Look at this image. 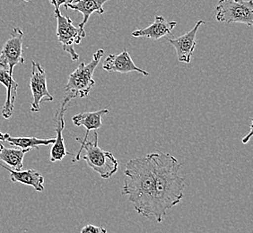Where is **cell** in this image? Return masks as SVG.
Wrapping results in <instances>:
<instances>
[{
    "label": "cell",
    "instance_id": "cell-2",
    "mask_svg": "<svg viewBox=\"0 0 253 233\" xmlns=\"http://www.w3.org/2000/svg\"><path fill=\"white\" fill-rule=\"evenodd\" d=\"M124 173L126 180L122 187V194L128 196V201L137 214L153 219L155 173L150 155L128 160Z\"/></svg>",
    "mask_w": 253,
    "mask_h": 233
},
{
    "label": "cell",
    "instance_id": "cell-13",
    "mask_svg": "<svg viewBox=\"0 0 253 233\" xmlns=\"http://www.w3.org/2000/svg\"><path fill=\"white\" fill-rule=\"evenodd\" d=\"M109 113L108 109H102L97 112H82V113H78L77 115L72 117V121L75 126H84L86 132L84 134L83 139L80 138H76L77 141L81 144H84V142L88 140V135L89 132L95 131L99 128H101L102 126V116L104 115H107Z\"/></svg>",
    "mask_w": 253,
    "mask_h": 233
},
{
    "label": "cell",
    "instance_id": "cell-23",
    "mask_svg": "<svg viewBox=\"0 0 253 233\" xmlns=\"http://www.w3.org/2000/svg\"><path fill=\"white\" fill-rule=\"evenodd\" d=\"M25 2H29L30 0H24Z\"/></svg>",
    "mask_w": 253,
    "mask_h": 233
},
{
    "label": "cell",
    "instance_id": "cell-5",
    "mask_svg": "<svg viewBox=\"0 0 253 233\" xmlns=\"http://www.w3.org/2000/svg\"><path fill=\"white\" fill-rule=\"evenodd\" d=\"M215 19L220 23H239L253 27V0H220L215 9Z\"/></svg>",
    "mask_w": 253,
    "mask_h": 233
},
{
    "label": "cell",
    "instance_id": "cell-11",
    "mask_svg": "<svg viewBox=\"0 0 253 233\" xmlns=\"http://www.w3.org/2000/svg\"><path fill=\"white\" fill-rule=\"evenodd\" d=\"M102 68L107 72H118V73H130V72H138L145 77H148L149 73L136 67V64L133 62L131 57L127 52L126 49H124L122 53L118 55H110L105 58Z\"/></svg>",
    "mask_w": 253,
    "mask_h": 233
},
{
    "label": "cell",
    "instance_id": "cell-6",
    "mask_svg": "<svg viewBox=\"0 0 253 233\" xmlns=\"http://www.w3.org/2000/svg\"><path fill=\"white\" fill-rule=\"evenodd\" d=\"M55 17L57 19V37L59 43L62 45L64 51L70 55L73 61L79 59L78 55L74 49V45H79L82 39L86 36L85 31L75 27L72 20L68 16L61 15L60 10L55 8Z\"/></svg>",
    "mask_w": 253,
    "mask_h": 233
},
{
    "label": "cell",
    "instance_id": "cell-7",
    "mask_svg": "<svg viewBox=\"0 0 253 233\" xmlns=\"http://www.w3.org/2000/svg\"><path fill=\"white\" fill-rule=\"evenodd\" d=\"M23 40V31L18 27L14 28L11 32L9 39L5 41L0 51V68L7 70L11 76H13L15 66L25 64Z\"/></svg>",
    "mask_w": 253,
    "mask_h": 233
},
{
    "label": "cell",
    "instance_id": "cell-17",
    "mask_svg": "<svg viewBox=\"0 0 253 233\" xmlns=\"http://www.w3.org/2000/svg\"><path fill=\"white\" fill-rule=\"evenodd\" d=\"M29 151L15 148H6L0 144V162L13 170H23L25 154Z\"/></svg>",
    "mask_w": 253,
    "mask_h": 233
},
{
    "label": "cell",
    "instance_id": "cell-15",
    "mask_svg": "<svg viewBox=\"0 0 253 233\" xmlns=\"http://www.w3.org/2000/svg\"><path fill=\"white\" fill-rule=\"evenodd\" d=\"M0 83L6 89V99L2 109V116L5 119H8L13 115L15 110V102L17 96L18 83L15 81L13 76L8 73L7 70L0 68Z\"/></svg>",
    "mask_w": 253,
    "mask_h": 233
},
{
    "label": "cell",
    "instance_id": "cell-10",
    "mask_svg": "<svg viewBox=\"0 0 253 233\" xmlns=\"http://www.w3.org/2000/svg\"><path fill=\"white\" fill-rule=\"evenodd\" d=\"M69 102H70L66 98H63L62 102L60 103L59 110L57 111L55 116H54V121L56 122L55 130L57 133V136L55 138V143L50 151V161L51 162L62 160L67 155H72L70 153L67 152L63 137V130L65 128L64 115H65V112H67Z\"/></svg>",
    "mask_w": 253,
    "mask_h": 233
},
{
    "label": "cell",
    "instance_id": "cell-24",
    "mask_svg": "<svg viewBox=\"0 0 253 233\" xmlns=\"http://www.w3.org/2000/svg\"><path fill=\"white\" fill-rule=\"evenodd\" d=\"M236 1H237V0H236Z\"/></svg>",
    "mask_w": 253,
    "mask_h": 233
},
{
    "label": "cell",
    "instance_id": "cell-12",
    "mask_svg": "<svg viewBox=\"0 0 253 233\" xmlns=\"http://www.w3.org/2000/svg\"><path fill=\"white\" fill-rule=\"evenodd\" d=\"M177 25L175 21H166L164 16L156 15L155 21L151 25L144 29H137L132 32V37H146L149 39L157 40L171 34V31Z\"/></svg>",
    "mask_w": 253,
    "mask_h": 233
},
{
    "label": "cell",
    "instance_id": "cell-4",
    "mask_svg": "<svg viewBox=\"0 0 253 233\" xmlns=\"http://www.w3.org/2000/svg\"><path fill=\"white\" fill-rule=\"evenodd\" d=\"M103 55L104 50L102 49H98L93 54V58L90 63L82 62L73 73L69 75L68 83L65 87L66 94L64 98L71 102L76 98H84L88 96L92 88L95 84V81L93 78V73Z\"/></svg>",
    "mask_w": 253,
    "mask_h": 233
},
{
    "label": "cell",
    "instance_id": "cell-19",
    "mask_svg": "<svg viewBox=\"0 0 253 233\" xmlns=\"http://www.w3.org/2000/svg\"><path fill=\"white\" fill-rule=\"evenodd\" d=\"M80 233H107V230L102 227H98L93 224H87L81 230Z\"/></svg>",
    "mask_w": 253,
    "mask_h": 233
},
{
    "label": "cell",
    "instance_id": "cell-22",
    "mask_svg": "<svg viewBox=\"0 0 253 233\" xmlns=\"http://www.w3.org/2000/svg\"><path fill=\"white\" fill-rule=\"evenodd\" d=\"M252 136H253V124L251 125V130H250V134H249L248 136H245L244 137V140H243V143L244 144H247L249 142V139L252 137Z\"/></svg>",
    "mask_w": 253,
    "mask_h": 233
},
{
    "label": "cell",
    "instance_id": "cell-20",
    "mask_svg": "<svg viewBox=\"0 0 253 233\" xmlns=\"http://www.w3.org/2000/svg\"><path fill=\"white\" fill-rule=\"evenodd\" d=\"M49 1L55 8L59 9L61 5L65 6V5H68V3H70L72 0H49Z\"/></svg>",
    "mask_w": 253,
    "mask_h": 233
},
{
    "label": "cell",
    "instance_id": "cell-18",
    "mask_svg": "<svg viewBox=\"0 0 253 233\" xmlns=\"http://www.w3.org/2000/svg\"><path fill=\"white\" fill-rule=\"evenodd\" d=\"M6 141L12 146L18 147L20 149L30 151L32 149H39L40 146H49L55 143V138L50 139H40L37 137H11Z\"/></svg>",
    "mask_w": 253,
    "mask_h": 233
},
{
    "label": "cell",
    "instance_id": "cell-8",
    "mask_svg": "<svg viewBox=\"0 0 253 233\" xmlns=\"http://www.w3.org/2000/svg\"><path fill=\"white\" fill-rule=\"evenodd\" d=\"M30 87L33 95V102H31V112H40L42 102L53 101V96L49 93L47 86L46 72L40 63L34 60L32 61Z\"/></svg>",
    "mask_w": 253,
    "mask_h": 233
},
{
    "label": "cell",
    "instance_id": "cell-16",
    "mask_svg": "<svg viewBox=\"0 0 253 233\" xmlns=\"http://www.w3.org/2000/svg\"><path fill=\"white\" fill-rule=\"evenodd\" d=\"M0 166L7 170L10 173V179L12 182H19L21 184L33 187L38 192L44 190V178L39 171L29 169L27 170H13L0 162Z\"/></svg>",
    "mask_w": 253,
    "mask_h": 233
},
{
    "label": "cell",
    "instance_id": "cell-3",
    "mask_svg": "<svg viewBox=\"0 0 253 233\" xmlns=\"http://www.w3.org/2000/svg\"><path fill=\"white\" fill-rule=\"evenodd\" d=\"M80 159L86 161L87 165L101 176L103 180H108L117 172L119 162L111 152L102 150L98 146V134L94 132L92 141L87 140L81 144V147L72 161Z\"/></svg>",
    "mask_w": 253,
    "mask_h": 233
},
{
    "label": "cell",
    "instance_id": "cell-1",
    "mask_svg": "<svg viewBox=\"0 0 253 233\" xmlns=\"http://www.w3.org/2000/svg\"><path fill=\"white\" fill-rule=\"evenodd\" d=\"M149 155L155 173L153 219L162 223L167 210L173 208L183 198L186 182L179 174L181 164L174 156L162 152Z\"/></svg>",
    "mask_w": 253,
    "mask_h": 233
},
{
    "label": "cell",
    "instance_id": "cell-21",
    "mask_svg": "<svg viewBox=\"0 0 253 233\" xmlns=\"http://www.w3.org/2000/svg\"><path fill=\"white\" fill-rule=\"evenodd\" d=\"M9 136L10 135L8 133H2V132H0V142L6 141Z\"/></svg>",
    "mask_w": 253,
    "mask_h": 233
},
{
    "label": "cell",
    "instance_id": "cell-14",
    "mask_svg": "<svg viewBox=\"0 0 253 233\" xmlns=\"http://www.w3.org/2000/svg\"><path fill=\"white\" fill-rule=\"evenodd\" d=\"M108 1L109 0H72L68 5H65V8L66 10H75L83 15V21L78 25V28L84 31V25H86L93 13L96 12L100 15L104 14L105 10L103 5Z\"/></svg>",
    "mask_w": 253,
    "mask_h": 233
},
{
    "label": "cell",
    "instance_id": "cell-9",
    "mask_svg": "<svg viewBox=\"0 0 253 233\" xmlns=\"http://www.w3.org/2000/svg\"><path fill=\"white\" fill-rule=\"evenodd\" d=\"M206 22L203 20H200L197 22L194 27L189 31L185 34L181 35L176 39H170L168 38V41L170 42L177 52L178 60L181 63L190 64L191 61V57L194 53L195 48H196V36L198 30L200 25H205Z\"/></svg>",
    "mask_w": 253,
    "mask_h": 233
}]
</instances>
